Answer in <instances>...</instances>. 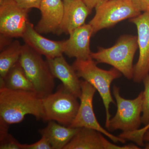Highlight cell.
<instances>
[{
	"label": "cell",
	"instance_id": "cell-1",
	"mask_svg": "<svg viewBox=\"0 0 149 149\" xmlns=\"http://www.w3.org/2000/svg\"><path fill=\"white\" fill-rule=\"evenodd\" d=\"M27 115L43 120L42 99L34 92L0 87V122L9 125L16 124Z\"/></svg>",
	"mask_w": 149,
	"mask_h": 149
},
{
	"label": "cell",
	"instance_id": "cell-2",
	"mask_svg": "<svg viewBox=\"0 0 149 149\" xmlns=\"http://www.w3.org/2000/svg\"><path fill=\"white\" fill-rule=\"evenodd\" d=\"M72 66L79 78H83L99 92L105 109V127L108 128L111 117L109 112L110 105L115 104L111 93V85L113 80L121 76V72L114 68L109 70L100 68L92 58L76 59Z\"/></svg>",
	"mask_w": 149,
	"mask_h": 149
},
{
	"label": "cell",
	"instance_id": "cell-3",
	"mask_svg": "<svg viewBox=\"0 0 149 149\" xmlns=\"http://www.w3.org/2000/svg\"><path fill=\"white\" fill-rule=\"evenodd\" d=\"M138 48L137 36L123 35L112 47L99 48L97 52H92L91 56L97 63L110 65L130 80L133 79V58Z\"/></svg>",
	"mask_w": 149,
	"mask_h": 149
},
{
	"label": "cell",
	"instance_id": "cell-4",
	"mask_svg": "<svg viewBox=\"0 0 149 149\" xmlns=\"http://www.w3.org/2000/svg\"><path fill=\"white\" fill-rule=\"evenodd\" d=\"M19 62L38 97L43 99L53 93L55 78L41 55L25 44Z\"/></svg>",
	"mask_w": 149,
	"mask_h": 149
},
{
	"label": "cell",
	"instance_id": "cell-5",
	"mask_svg": "<svg viewBox=\"0 0 149 149\" xmlns=\"http://www.w3.org/2000/svg\"><path fill=\"white\" fill-rule=\"evenodd\" d=\"M77 99L62 84L55 93L42 99L43 120H54L61 125L70 126L80 105Z\"/></svg>",
	"mask_w": 149,
	"mask_h": 149
},
{
	"label": "cell",
	"instance_id": "cell-6",
	"mask_svg": "<svg viewBox=\"0 0 149 149\" xmlns=\"http://www.w3.org/2000/svg\"><path fill=\"white\" fill-rule=\"evenodd\" d=\"M113 93L117 109L114 117L110 120L107 128L109 131L120 130L125 133L139 129L142 123L143 92H141L135 99L127 100L120 95V89L114 85Z\"/></svg>",
	"mask_w": 149,
	"mask_h": 149
},
{
	"label": "cell",
	"instance_id": "cell-7",
	"mask_svg": "<svg viewBox=\"0 0 149 149\" xmlns=\"http://www.w3.org/2000/svg\"><path fill=\"white\" fill-rule=\"evenodd\" d=\"M95 10V14L89 22L93 28V35L141 14L131 0H104L96 7Z\"/></svg>",
	"mask_w": 149,
	"mask_h": 149
},
{
	"label": "cell",
	"instance_id": "cell-8",
	"mask_svg": "<svg viewBox=\"0 0 149 149\" xmlns=\"http://www.w3.org/2000/svg\"><path fill=\"white\" fill-rule=\"evenodd\" d=\"M81 95L79 109L75 118L70 127L86 128L99 131L113 143H125L126 140L114 136L103 128L97 120L93 107V100L96 89L85 80H81Z\"/></svg>",
	"mask_w": 149,
	"mask_h": 149
},
{
	"label": "cell",
	"instance_id": "cell-9",
	"mask_svg": "<svg viewBox=\"0 0 149 149\" xmlns=\"http://www.w3.org/2000/svg\"><path fill=\"white\" fill-rule=\"evenodd\" d=\"M29 10L21 7L15 0H0L1 37H22L29 22Z\"/></svg>",
	"mask_w": 149,
	"mask_h": 149
},
{
	"label": "cell",
	"instance_id": "cell-10",
	"mask_svg": "<svg viewBox=\"0 0 149 149\" xmlns=\"http://www.w3.org/2000/svg\"><path fill=\"white\" fill-rule=\"evenodd\" d=\"M138 31L139 56L134 66L133 80L136 83L143 82L149 74V12H144L130 19Z\"/></svg>",
	"mask_w": 149,
	"mask_h": 149
},
{
	"label": "cell",
	"instance_id": "cell-11",
	"mask_svg": "<svg viewBox=\"0 0 149 149\" xmlns=\"http://www.w3.org/2000/svg\"><path fill=\"white\" fill-rule=\"evenodd\" d=\"M99 131L86 128L78 131L64 149H139L133 144L120 146L111 143Z\"/></svg>",
	"mask_w": 149,
	"mask_h": 149
},
{
	"label": "cell",
	"instance_id": "cell-12",
	"mask_svg": "<svg viewBox=\"0 0 149 149\" xmlns=\"http://www.w3.org/2000/svg\"><path fill=\"white\" fill-rule=\"evenodd\" d=\"M93 35V28L89 23L74 29L69 34V39L64 41L63 53L77 60L92 58L90 45Z\"/></svg>",
	"mask_w": 149,
	"mask_h": 149
},
{
	"label": "cell",
	"instance_id": "cell-13",
	"mask_svg": "<svg viewBox=\"0 0 149 149\" xmlns=\"http://www.w3.org/2000/svg\"><path fill=\"white\" fill-rule=\"evenodd\" d=\"M39 9L41 17L35 29L40 34H56L63 18V0H43Z\"/></svg>",
	"mask_w": 149,
	"mask_h": 149
},
{
	"label": "cell",
	"instance_id": "cell-14",
	"mask_svg": "<svg viewBox=\"0 0 149 149\" xmlns=\"http://www.w3.org/2000/svg\"><path fill=\"white\" fill-rule=\"evenodd\" d=\"M64 13L61 24L56 34L69 35L83 26L91 10L83 0H63Z\"/></svg>",
	"mask_w": 149,
	"mask_h": 149
},
{
	"label": "cell",
	"instance_id": "cell-15",
	"mask_svg": "<svg viewBox=\"0 0 149 149\" xmlns=\"http://www.w3.org/2000/svg\"><path fill=\"white\" fill-rule=\"evenodd\" d=\"M52 74L62 83L64 88L80 98L81 95V80L72 65H70L63 55L47 58Z\"/></svg>",
	"mask_w": 149,
	"mask_h": 149
},
{
	"label": "cell",
	"instance_id": "cell-16",
	"mask_svg": "<svg viewBox=\"0 0 149 149\" xmlns=\"http://www.w3.org/2000/svg\"><path fill=\"white\" fill-rule=\"evenodd\" d=\"M22 38L25 44L47 58H54L63 53L64 41H54L43 37L29 22Z\"/></svg>",
	"mask_w": 149,
	"mask_h": 149
},
{
	"label": "cell",
	"instance_id": "cell-17",
	"mask_svg": "<svg viewBox=\"0 0 149 149\" xmlns=\"http://www.w3.org/2000/svg\"><path fill=\"white\" fill-rule=\"evenodd\" d=\"M79 128H74L61 125L50 120L45 128L38 130L42 136L45 137L52 149H64L78 131Z\"/></svg>",
	"mask_w": 149,
	"mask_h": 149
},
{
	"label": "cell",
	"instance_id": "cell-18",
	"mask_svg": "<svg viewBox=\"0 0 149 149\" xmlns=\"http://www.w3.org/2000/svg\"><path fill=\"white\" fill-rule=\"evenodd\" d=\"M1 87L10 90L35 92L34 86L25 74L19 61L10 70L4 79L0 78Z\"/></svg>",
	"mask_w": 149,
	"mask_h": 149
},
{
	"label": "cell",
	"instance_id": "cell-19",
	"mask_svg": "<svg viewBox=\"0 0 149 149\" xmlns=\"http://www.w3.org/2000/svg\"><path fill=\"white\" fill-rule=\"evenodd\" d=\"M22 49V45L17 41L2 49L0 54V78L4 79L10 70L19 61Z\"/></svg>",
	"mask_w": 149,
	"mask_h": 149
},
{
	"label": "cell",
	"instance_id": "cell-20",
	"mask_svg": "<svg viewBox=\"0 0 149 149\" xmlns=\"http://www.w3.org/2000/svg\"><path fill=\"white\" fill-rule=\"evenodd\" d=\"M9 126L0 122V149H21L20 143L9 133Z\"/></svg>",
	"mask_w": 149,
	"mask_h": 149
},
{
	"label": "cell",
	"instance_id": "cell-21",
	"mask_svg": "<svg viewBox=\"0 0 149 149\" xmlns=\"http://www.w3.org/2000/svg\"><path fill=\"white\" fill-rule=\"evenodd\" d=\"M144 86L143 91V111L141 116L142 123L145 125L149 123V74L143 81Z\"/></svg>",
	"mask_w": 149,
	"mask_h": 149
},
{
	"label": "cell",
	"instance_id": "cell-22",
	"mask_svg": "<svg viewBox=\"0 0 149 149\" xmlns=\"http://www.w3.org/2000/svg\"><path fill=\"white\" fill-rule=\"evenodd\" d=\"M21 149H52L47 139L44 136L39 141L31 144H20Z\"/></svg>",
	"mask_w": 149,
	"mask_h": 149
},
{
	"label": "cell",
	"instance_id": "cell-23",
	"mask_svg": "<svg viewBox=\"0 0 149 149\" xmlns=\"http://www.w3.org/2000/svg\"><path fill=\"white\" fill-rule=\"evenodd\" d=\"M23 8L29 10L31 8H40L43 0H15Z\"/></svg>",
	"mask_w": 149,
	"mask_h": 149
},
{
	"label": "cell",
	"instance_id": "cell-24",
	"mask_svg": "<svg viewBox=\"0 0 149 149\" xmlns=\"http://www.w3.org/2000/svg\"><path fill=\"white\" fill-rule=\"evenodd\" d=\"M141 12H149V0H131Z\"/></svg>",
	"mask_w": 149,
	"mask_h": 149
},
{
	"label": "cell",
	"instance_id": "cell-25",
	"mask_svg": "<svg viewBox=\"0 0 149 149\" xmlns=\"http://www.w3.org/2000/svg\"><path fill=\"white\" fill-rule=\"evenodd\" d=\"M87 6L91 10L94 8H95L98 5L102 2L104 0H83Z\"/></svg>",
	"mask_w": 149,
	"mask_h": 149
},
{
	"label": "cell",
	"instance_id": "cell-26",
	"mask_svg": "<svg viewBox=\"0 0 149 149\" xmlns=\"http://www.w3.org/2000/svg\"><path fill=\"white\" fill-rule=\"evenodd\" d=\"M143 140L144 141H146V142H149V129L144 134Z\"/></svg>",
	"mask_w": 149,
	"mask_h": 149
},
{
	"label": "cell",
	"instance_id": "cell-27",
	"mask_svg": "<svg viewBox=\"0 0 149 149\" xmlns=\"http://www.w3.org/2000/svg\"><path fill=\"white\" fill-rule=\"evenodd\" d=\"M145 148L146 149H149V142H148V143L145 144L144 146Z\"/></svg>",
	"mask_w": 149,
	"mask_h": 149
},
{
	"label": "cell",
	"instance_id": "cell-28",
	"mask_svg": "<svg viewBox=\"0 0 149 149\" xmlns=\"http://www.w3.org/2000/svg\"><path fill=\"white\" fill-rule=\"evenodd\" d=\"M145 127H146V129H149V124H147V125H146V126H145Z\"/></svg>",
	"mask_w": 149,
	"mask_h": 149
}]
</instances>
